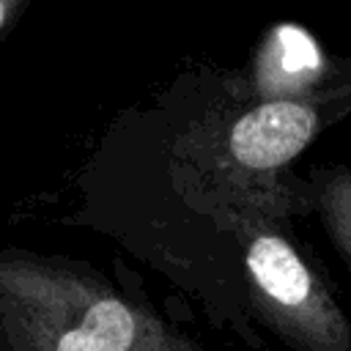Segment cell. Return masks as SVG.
Returning <instances> with one entry per match:
<instances>
[{
    "mask_svg": "<svg viewBox=\"0 0 351 351\" xmlns=\"http://www.w3.org/2000/svg\"><path fill=\"white\" fill-rule=\"evenodd\" d=\"M0 351H208L90 263L0 247Z\"/></svg>",
    "mask_w": 351,
    "mask_h": 351,
    "instance_id": "obj_1",
    "label": "cell"
},
{
    "mask_svg": "<svg viewBox=\"0 0 351 351\" xmlns=\"http://www.w3.org/2000/svg\"><path fill=\"white\" fill-rule=\"evenodd\" d=\"M310 214L318 217L335 252L351 271V165H321L307 173Z\"/></svg>",
    "mask_w": 351,
    "mask_h": 351,
    "instance_id": "obj_2",
    "label": "cell"
},
{
    "mask_svg": "<svg viewBox=\"0 0 351 351\" xmlns=\"http://www.w3.org/2000/svg\"><path fill=\"white\" fill-rule=\"evenodd\" d=\"M25 5H27V0H0V38L14 27L19 14L25 11Z\"/></svg>",
    "mask_w": 351,
    "mask_h": 351,
    "instance_id": "obj_3",
    "label": "cell"
}]
</instances>
